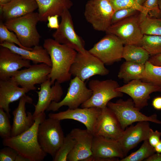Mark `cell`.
Listing matches in <instances>:
<instances>
[{
	"label": "cell",
	"mask_w": 161,
	"mask_h": 161,
	"mask_svg": "<svg viewBox=\"0 0 161 161\" xmlns=\"http://www.w3.org/2000/svg\"><path fill=\"white\" fill-rule=\"evenodd\" d=\"M43 46L47 51L52 63L48 79H50L52 85L55 81L61 84L70 80L72 75L69 71L77 52L69 46L50 38L44 41Z\"/></svg>",
	"instance_id": "cell-1"
},
{
	"label": "cell",
	"mask_w": 161,
	"mask_h": 161,
	"mask_svg": "<svg viewBox=\"0 0 161 161\" xmlns=\"http://www.w3.org/2000/svg\"><path fill=\"white\" fill-rule=\"evenodd\" d=\"M46 117L45 112L41 113L35 120L33 125L27 130L17 136L3 139V145L13 148L27 161H43L47 153L39 143L38 131L39 124Z\"/></svg>",
	"instance_id": "cell-2"
},
{
	"label": "cell",
	"mask_w": 161,
	"mask_h": 161,
	"mask_svg": "<svg viewBox=\"0 0 161 161\" xmlns=\"http://www.w3.org/2000/svg\"><path fill=\"white\" fill-rule=\"evenodd\" d=\"M39 21L38 13L34 12L6 21L4 24L9 30L15 33L24 47L32 50V47L39 45L41 36L36 29Z\"/></svg>",
	"instance_id": "cell-3"
},
{
	"label": "cell",
	"mask_w": 161,
	"mask_h": 161,
	"mask_svg": "<svg viewBox=\"0 0 161 161\" xmlns=\"http://www.w3.org/2000/svg\"><path fill=\"white\" fill-rule=\"evenodd\" d=\"M60 121L49 117L40 123L38 129V138L41 147L53 158L62 144L65 137Z\"/></svg>",
	"instance_id": "cell-4"
},
{
	"label": "cell",
	"mask_w": 161,
	"mask_h": 161,
	"mask_svg": "<svg viewBox=\"0 0 161 161\" xmlns=\"http://www.w3.org/2000/svg\"><path fill=\"white\" fill-rule=\"evenodd\" d=\"M107 106L114 114L123 130L136 122L148 121L161 124L156 114L148 116L141 112L131 98L126 100L120 99L115 103L109 101Z\"/></svg>",
	"instance_id": "cell-5"
},
{
	"label": "cell",
	"mask_w": 161,
	"mask_h": 161,
	"mask_svg": "<svg viewBox=\"0 0 161 161\" xmlns=\"http://www.w3.org/2000/svg\"><path fill=\"white\" fill-rule=\"evenodd\" d=\"M88 86L92 92V95L81 105L83 108L95 107L102 109L107 106L111 99L123 96V93L115 90L120 86L118 82L112 79L91 80Z\"/></svg>",
	"instance_id": "cell-6"
},
{
	"label": "cell",
	"mask_w": 161,
	"mask_h": 161,
	"mask_svg": "<svg viewBox=\"0 0 161 161\" xmlns=\"http://www.w3.org/2000/svg\"><path fill=\"white\" fill-rule=\"evenodd\" d=\"M89 50L86 49L83 52H77L69 72L72 76L77 77L85 82L95 75H108L109 70Z\"/></svg>",
	"instance_id": "cell-7"
},
{
	"label": "cell",
	"mask_w": 161,
	"mask_h": 161,
	"mask_svg": "<svg viewBox=\"0 0 161 161\" xmlns=\"http://www.w3.org/2000/svg\"><path fill=\"white\" fill-rule=\"evenodd\" d=\"M114 12L109 0H88L84 14L86 19L94 30L106 32L111 25Z\"/></svg>",
	"instance_id": "cell-8"
},
{
	"label": "cell",
	"mask_w": 161,
	"mask_h": 161,
	"mask_svg": "<svg viewBox=\"0 0 161 161\" xmlns=\"http://www.w3.org/2000/svg\"><path fill=\"white\" fill-rule=\"evenodd\" d=\"M106 34L88 50L104 65H110L122 58L124 44L116 36Z\"/></svg>",
	"instance_id": "cell-9"
},
{
	"label": "cell",
	"mask_w": 161,
	"mask_h": 161,
	"mask_svg": "<svg viewBox=\"0 0 161 161\" xmlns=\"http://www.w3.org/2000/svg\"><path fill=\"white\" fill-rule=\"evenodd\" d=\"M85 82L77 77L70 80L67 93L64 98L58 102L52 101L47 111L55 112L61 107L66 106L69 109H74L88 100L92 95Z\"/></svg>",
	"instance_id": "cell-10"
},
{
	"label": "cell",
	"mask_w": 161,
	"mask_h": 161,
	"mask_svg": "<svg viewBox=\"0 0 161 161\" xmlns=\"http://www.w3.org/2000/svg\"><path fill=\"white\" fill-rule=\"evenodd\" d=\"M92 155L86 161H118L126 157L117 140L102 136H94Z\"/></svg>",
	"instance_id": "cell-11"
},
{
	"label": "cell",
	"mask_w": 161,
	"mask_h": 161,
	"mask_svg": "<svg viewBox=\"0 0 161 161\" xmlns=\"http://www.w3.org/2000/svg\"><path fill=\"white\" fill-rule=\"evenodd\" d=\"M105 32L117 36L124 45L140 46L143 35L140 27L138 15L136 14L111 24Z\"/></svg>",
	"instance_id": "cell-12"
},
{
	"label": "cell",
	"mask_w": 161,
	"mask_h": 161,
	"mask_svg": "<svg viewBox=\"0 0 161 161\" xmlns=\"http://www.w3.org/2000/svg\"><path fill=\"white\" fill-rule=\"evenodd\" d=\"M61 17L59 27L52 35L54 39L60 44L70 47L77 52L84 51L85 42L75 30L69 10H65Z\"/></svg>",
	"instance_id": "cell-13"
},
{
	"label": "cell",
	"mask_w": 161,
	"mask_h": 161,
	"mask_svg": "<svg viewBox=\"0 0 161 161\" xmlns=\"http://www.w3.org/2000/svg\"><path fill=\"white\" fill-rule=\"evenodd\" d=\"M51 70V67L45 63L34 64L18 70L10 79L18 86L35 90V85L41 84L47 79Z\"/></svg>",
	"instance_id": "cell-14"
},
{
	"label": "cell",
	"mask_w": 161,
	"mask_h": 161,
	"mask_svg": "<svg viewBox=\"0 0 161 161\" xmlns=\"http://www.w3.org/2000/svg\"><path fill=\"white\" fill-rule=\"evenodd\" d=\"M115 90L129 96L135 106L140 110L148 105L151 94L161 92V86L148 82H143L140 80H134L123 86H119Z\"/></svg>",
	"instance_id": "cell-15"
},
{
	"label": "cell",
	"mask_w": 161,
	"mask_h": 161,
	"mask_svg": "<svg viewBox=\"0 0 161 161\" xmlns=\"http://www.w3.org/2000/svg\"><path fill=\"white\" fill-rule=\"evenodd\" d=\"M124 131L114 114L107 106L101 109L95 126L94 136H102L118 141Z\"/></svg>",
	"instance_id": "cell-16"
},
{
	"label": "cell",
	"mask_w": 161,
	"mask_h": 161,
	"mask_svg": "<svg viewBox=\"0 0 161 161\" xmlns=\"http://www.w3.org/2000/svg\"><path fill=\"white\" fill-rule=\"evenodd\" d=\"M102 109L95 107L78 108L74 109H68L58 113H51L49 117L61 120L71 119L79 122L86 127L87 130L93 135L95 126Z\"/></svg>",
	"instance_id": "cell-17"
},
{
	"label": "cell",
	"mask_w": 161,
	"mask_h": 161,
	"mask_svg": "<svg viewBox=\"0 0 161 161\" xmlns=\"http://www.w3.org/2000/svg\"><path fill=\"white\" fill-rule=\"evenodd\" d=\"M75 140L74 146L68 155L67 161H86L92 156L94 135L87 129H73L69 133Z\"/></svg>",
	"instance_id": "cell-18"
},
{
	"label": "cell",
	"mask_w": 161,
	"mask_h": 161,
	"mask_svg": "<svg viewBox=\"0 0 161 161\" xmlns=\"http://www.w3.org/2000/svg\"><path fill=\"white\" fill-rule=\"evenodd\" d=\"M31 65L30 61L7 48L0 46V80L9 79L21 69L29 67Z\"/></svg>",
	"instance_id": "cell-19"
},
{
	"label": "cell",
	"mask_w": 161,
	"mask_h": 161,
	"mask_svg": "<svg viewBox=\"0 0 161 161\" xmlns=\"http://www.w3.org/2000/svg\"><path fill=\"white\" fill-rule=\"evenodd\" d=\"M36 92L38 100L34 105L35 110L32 114L34 120L40 114L47 111L52 101H60L63 94L61 84L56 81L52 85L49 79L41 84L40 91Z\"/></svg>",
	"instance_id": "cell-20"
},
{
	"label": "cell",
	"mask_w": 161,
	"mask_h": 161,
	"mask_svg": "<svg viewBox=\"0 0 161 161\" xmlns=\"http://www.w3.org/2000/svg\"><path fill=\"white\" fill-rule=\"evenodd\" d=\"M149 121L138 122L135 126L127 127L121 138L118 140L126 155L140 143L148 139L151 130Z\"/></svg>",
	"instance_id": "cell-21"
},
{
	"label": "cell",
	"mask_w": 161,
	"mask_h": 161,
	"mask_svg": "<svg viewBox=\"0 0 161 161\" xmlns=\"http://www.w3.org/2000/svg\"><path fill=\"white\" fill-rule=\"evenodd\" d=\"M33 100L28 95L23 96L19 99L18 107L12 112L13 116L11 136L19 135L30 128L34 124L35 120L33 114L29 112H26V103L32 104Z\"/></svg>",
	"instance_id": "cell-22"
},
{
	"label": "cell",
	"mask_w": 161,
	"mask_h": 161,
	"mask_svg": "<svg viewBox=\"0 0 161 161\" xmlns=\"http://www.w3.org/2000/svg\"><path fill=\"white\" fill-rule=\"evenodd\" d=\"M30 91L19 87L10 79L0 80V108H2L10 118V104L19 100Z\"/></svg>",
	"instance_id": "cell-23"
},
{
	"label": "cell",
	"mask_w": 161,
	"mask_h": 161,
	"mask_svg": "<svg viewBox=\"0 0 161 161\" xmlns=\"http://www.w3.org/2000/svg\"><path fill=\"white\" fill-rule=\"evenodd\" d=\"M36 0H13L0 5L1 19L6 21L21 17L38 9Z\"/></svg>",
	"instance_id": "cell-24"
},
{
	"label": "cell",
	"mask_w": 161,
	"mask_h": 161,
	"mask_svg": "<svg viewBox=\"0 0 161 161\" xmlns=\"http://www.w3.org/2000/svg\"><path fill=\"white\" fill-rule=\"evenodd\" d=\"M0 45L9 48L25 59L32 61L34 64L44 63L51 67L50 56L43 46L38 45L32 47V50H29L17 46L14 44L7 42L0 44Z\"/></svg>",
	"instance_id": "cell-25"
},
{
	"label": "cell",
	"mask_w": 161,
	"mask_h": 161,
	"mask_svg": "<svg viewBox=\"0 0 161 161\" xmlns=\"http://www.w3.org/2000/svg\"><path fill=\"white\" fill-rule=\"evenodd\" d=\"M38 6L40 21L46 22L49 16H61L64 11L73 5L70 0H36Z\"/></svg>",
	"instance_id": "cell-26"
},
{
	"label": "cell",
	"mask_w": 161,
	"mask_h": 161,
	"mask_svg": "<svg viewBox=\"0 0 161 161\" xmlns=\"http://www.w3.org/2000/svg\"><path fill=\"white\" fill-rule=\"evenodd\" d=\"M144 70L145 64L126 61L121 66L117 76L126 82L142 80Z\"/></svg>",
	"instance_id": "cell-27"
},
{
	"label": "cell",
	"mask_w": 161,
	"mask_h": 161,
	"mask_svg": "<svg viewBox=\"0 0 161 161\" xmlns=\"http://www.w3.org/2000/svg\"><path fill=\"white\" fill-rule=\"evenodd\" d=\"M149 54L142 46L133 44L125 45L122 58L127 61L145 64L149 59Z\"/></svg>",
	"instance_id": "cell-28"
},
{
	"label": "cell",
	"mask_w": 161,
	"mask_h": 161,
	"mask_svg": "<svg viewBox=\"0 0 161 161\" xmlns=\"http://www.w3.org/2000/svg\"><path fill=\"white\" fill-rule=\"evenodd\" d=\"M143 35H161V18L148 15L139 24Z\"/></svg>",
	"instance_id": "cell-29"
},
{
	"label": "cell",
	"mask_w": 161,
	"mask_h": 161,
	"mask_svg": "<svg viewBox=\"0 0 161 161\" xmlns=\"http://www.w3.org/2000/svg\"><path fill=\"white\" fill-rule=\"evenodd\" d=\"M155 152L154 148L149 144L147 140L143 141V143L138 150L119 161H144Z\"/></svg>",
	"instance_id": "cell-30"
},
{
	"label": "cell",
	"mask_w": 161,
	"mask_h": 161,
	"mask_svg": "<svg viewBox=\"0 0 161 161\" xmlns=\"http://www.w3.org/2000/svg\"><path fill=\"white\" fill-rule=\"evenodd\" d=\"M142 80L161 86V66L155 65L147 61L145 64V70Z\"/></svg>",
	"instance_id": "cell-31"
},
{
	"label": "cell",
	"mask_w": 161,
	"mask_h": 161,
	"mask_svg": "<svg viewBox=\"0 0 161 161\" xmlns=\"http://www.w3.org/2000/svg\"><path fill=\"white\" fill-rule=\"evenodd\" d=\"M140 46L149 55L161 54V35H143Z\"/></svg>",
	"instance_id": "cell-32"
},
{
	"label": "cell",
	"mask_w": 161,
	"mask_h": 161,
	"mask_svg": "<svg viewBox=\"0 0 161 161\" xmlns=\"http://www.w3.org/2000/svg\"><path fill=\"white\" fill-rule=\"evenodd\" d=\"M143 7L142 11L138 15L139 24L148 15L161 18V10L159 8L158 0H146Z\"/></svg>",
	"instance_id": "cell-33"
},
{
	"label": "cell",
	"mask_w": 161,
	"mask_h": 161,
	"mask_svg": "<svg viewBox=\"0 0 161 161\" xmlns=\"http://www.w3.org/2000/svg\"><path fill=\"white\" fill-rule=\"evenodd\" d=\"M75 140L70 133L65 137L63 143L53 158V161H67V157L73 149Z\"/></svg>",
	"instance_id": "cell-34"
},
{
	"label": "cell",
	"mask_w": 161,
	"mask_h": 161,
	"mask_svg": "<svg viewBox=\"0 0 161 161\" xmlns=\"http://www.w3.org/2000/svg\"><path fill=\"white\" fill-rule=\"evenodd\" d=\"M4 42L13 43L21 48L30 50L21 44L16 34L8 29L1 19L0 22V44Z\"/></svg>",
	"instance_id": "cell-35"
},
{
	"label": "cell",
	"mask_w": 161,
	"mask_h": 161,
	"mask_svg": "<svg viewBox=\"0 0 161 161\" xmlns=\"http://www.w3.org/2000/svg\"><path fill=\"white\" fill-rule=\"evenodd\" d=\"M8 115L2 108H0V135L3 139L11 136L12 126Z\"/></svg>",
	"instance_id": "cell-36"
},
{
	"label": "cell",
	"mask_w": 161,
	"mask_h": 161,
	"mask_svg": "<svg viewBox=\"0 0 161 161\" xmlns=\"http://www.w3.org/2000/svg\"><path fill=\"white\" fill-rule=\"evenodd\" d=\"M137 11H139L133 7L115 11L112 17L111 24L136 15Z\"/></svg>",
	"instance_id": "cell-37"
},
{
	"label": "cell",
	"mask_w": 161,
	"mask_h": 161,
	"mask_svg": "<svg viewBox=\"0 0 161 161\" xmlns=\"http://www.w3.org/2000/svg\"><path fill=\"white\" fill-rule=\"evenodd\" d=\"M115 11L122 9L134 7L139 12L143 10V6L137 5L134 0H109Z\"/></svg>",
	"instance_id": "cell-38"
},
{
	"label": "cell",
	"mask_w": 161,
	"mask_h": 161,
	"mask_svg": "<svg viewBox=\"0 0 161 161\" xmlns=\"http://www.w3.org/2000/svg\"><path fill=\"white\" fill-rule=\"evenodd\" d=\"M18 154L17 152L13 148L5 146L0 150V161H15Z\"/></svg>",
	"instance_id": "cell-39"
},
{
	"label": "cell",
	"mask_w": 161,
	"mask_h": 161,
	"mask_svg": "<svg viewBox=\"0 0 161 161\" xmlns=\"http://www.w3.org/2000/svg\"><path fill=\"white\" fill-rule=\"evenodd\" d=\"M161 136V132L157 130L154 131L151 129L148 139L149 144L154 148L160 140Z\"/></svg>",
	"instance_id": "cell-40"
},
{
	"label": "cell",
	"mask_w": 161,
	"mask_h": 161,
	"mask_svg": "<svg viewBox=\"0 0 161 161\" xmlns=\"http://www.w3.org/2000/svg\"><path fill=\"white\" fill-rule=\"evenodd\" d=\"M58 16L55 15L49 16L48 17L47 27L51 29H57L59 26L58 21Z\"/></svg>",
	"instance_id": "cell-41"
},
{
	"label": "cell",
	"mask_w": 161,
	"mask_h": 161,
	"mask_svg": "<svg viewBox=\"0 0 161 161\" xmlns=\"http://www.w3.org/2000/svg\"><path fill=\"white\" fill-rule=\"evenodd\" d=\"M148 61L154 64L161 66V54L152 55Z\"/></svg>",
	"instance_id": "cell-42"
},
{
	"label": "cell",
	"mask_w": 161,
	"mask_h": 161,
	"mask_svg": "<svg viewBox=\"0 0 161 161\" xmlns=\"http://www.w3.org/2000/svg\"><path fill=\"white\" fill-rule=\"evenodd\" d=\"M152 104L155 109L161 110V96L155 97L152 100Z\"/></svg>",
	"instance_id": "cell-43"
},
{
	"label": "cell",
	"mask_w": 161,
	"mask_h": 161,
	"mask_svg": "<svg viewBox=\"0 0 161 161\" xmlns=\"http://www.w3.org/2000/svg\"><path fill=\"white\" fill-rule=\"evenodd\" d=\"M144 161H161V153H154L145 159Z\"/></svg>",
	"instance_id": "cell-44"
},
{
	"label": "cell",
	"mask_w": 161,
	"mask_h": 161,
	"mask_svg": "<svg viewBox=\"0 0 161 161\" xmlns=\"http://www.w3.org/2000/svg\"><path fill=\"white\" fill-rule=\"evenodd\" d=\"M156 152L161 153V140L159 143L154 147Z\"/></svg>",
	"instance_id": "cell-45"
},
{
	"label": "cell",
	"mask_w": 161,
	"mask_h": 161,
	"mask_svg": "<svg viewBox=\"0 0 161 161\" xmlns=\"http://www.w3.org/2000/svg\"><path fill=\"white\" fill-rule=\"evenodd\" d=\"M27 160L23 157L18 154L15 159V161H26Z\"/></svg>",
	"instance_id": "cell-46"
},
{
	"label": "cell",
	"mask_w": 161,
	"mask_h": 161,
	"mask_svg": "<svg viewBox=\"0 0 161 161\" xmlns=\"http://www.w3.org/2000/svg\"><path fill=\"white\" fill-rule=\"evenodd\" d=\"M146 0H134L136 4L140 6H143Z\"/></svg>",
	"instance_id": "cell-47"
},
{
	"label": "cell",
	"mask_w": 161,
	"mask_h": 161,
	"mask_svg": "<svg viewBox=\"0 0 161 161\" xmlns=\"http://www.w3.org/2000/svg\"><path fill=\"white\" fill-rule=\"evenodd\" d=\"M13 0H0V5L3 6L7 4Z\"/></svg>",
	"instance_id": "cell-48"
},
{
	"label": "cell",
	"mask_w": 161,
	"mask_h": 161,
	"mask_svg": "<svg viewBox=\"0 0 161 161\" xmlns=\"http://www.w3.org/2000/svg\"><path fill=\"white\" fill-rule=\"evenodd\" d=\"M158 2L159 8L161 10V0H158Z\"/></svg>",
	"instance_id": "cell-49"
}]
</instances>
